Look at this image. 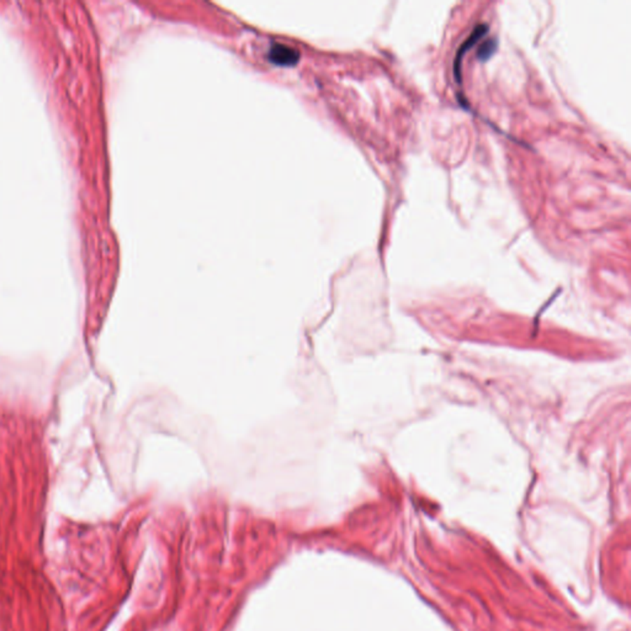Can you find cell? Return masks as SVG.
Returning a JSON list of instances; mask_svg holds the SVG:
<instances>
[{"mask_svg": "<svg viewBox=\"0 0 631 631\" xmlns=\"http://www.w3.org/2000/svg\"><path fill=\"white\" fill-rule=\"evenodd\" d=\"M268 59L277 66H295L300 59V52L296 48L282 42H272L268 50Z\"/></svg>", "mask_w": 631, "mask_h": 631, "instance_id": "1", "label": "cell"}, {"mask_svg": "<svg viewBox=\"0 0 631 631\" xmlns=\"http://www.w3.org/2000/svg\"><path fill=\"white\" fill-rule=\"evenodd\" d=\"M487 32H488V25L487 24H479L474 29V31L471 32V35L467 37V40H465L464 43L458 50L454 59V75L458 83H461V61H463V58H464L465 55L469 51L470 48H472L476 42L480 40L481 37L485 36Z\"/></svg>", "mask_w": 631, "mask_h": 631, "instance_id": "2", "label": "cell"}, {"mask_svg": "<svg viewBox=\"0 0 631 631\" xmlns=\"http://www.w3.org/2000/svg\"><path fill=\"white\" fill-rule=\"evenodd\" d=\"M497 46H498V41L495 38H490V40L484 42L482 45H480L479 51H477V58L482 62L488 61L492 57V55L495 53V50H497Z\"/></svg>", "mask_w": 631, "mask_h": 631, "instance_id": "3", "label": "cell"}]
</instances>
